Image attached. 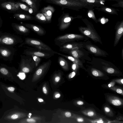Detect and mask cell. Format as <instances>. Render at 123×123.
Returning <instances> with one entry per match:
<instances>
[{
	"instance_id": "cell-1",
	"label": "cell",
	"mask_w": 123,
	"mask_h": 123,
	"mask_svg": "<svg viewBox=\"0 0 123 123\" xmlns=\"http://www.w3.org/2000/svg\"><path fill=\"white\" fill-rule=\"evenodd\" d=\"M46 0L54 4L78 11L83 8L89 9H93L94 7L79 0Z\"/></svg>"
},
{
	"instance_id": "cell-2",
	"label": "cell",
	"mask_w": 123,
	"mask_h": 123,
	"mask_svg": "<svg viewBox=\"0 0 123 123\" xmlns=\"http://www.w3.org/2000/svg\"><path fill=\"white\" fill-rule=\"evenodd\" d=\"M82 20L86 26L79 27L78 29L80 32L84 35L90 38L94 42L99 43L102 44L100 37L91 23L86 18L82 19Z\"/></svg>"
},
{
	"instance_id": "cell-3",
	"label": "cell",
	"mask_w": 123,
	"mask_h": 123,
	"mask_svg": "<svg viewBox=\"0 0 123 123\" xmlns=\"http://www.w3.org/2000/svg\"><path fill=\"white\" fill-rule=\"evenodd\" d=\"M86 37L81 34H67L58 36L55 39L54 42L55 44L59 46L70 42L86 39Z\"/></svg>"
},
{
	"instance_id": "cell-4",
	"label": "cell",
	"mask_w": 123,
	"mask_h": 123,
	"mask_svg": "<svg viewBox=\"0 0 123 123\" xmlns=\"http://www.w3.org/2000/svg\"><path fill=\"white\" fill-rule=\"evenodd\" d=\"M56 52L30 48L25 49L23 54L26 55H35L39 57L48 59L56 54Z\"/></svg>"
},
{
	"instance_id": "cell-5",
	"label": "cell",
	"mask_w": 123,
	"mask_h": 123,
	"mask_svg": "<svg viewBox=\"0 0 123 123\" xmlns=\"http://www.w3.org/2000/svg\"><path fill=\"white\" fill-rule=\"evenodd\" d=\"M23 42L20 37L10 34H1L0 36V44L12 46Z\"/></svg>"
},
{
	"instance_id": "cell-6",
	"label": "cell",
	"mask_w": 123,
	"mask_h": 123,
	"mask_svg": "<svg viewBox=\"0 0 123 123\" xmlns=\"http://www.w3.org/2000/svg\"><path fill=\"white\" fill-rule=\"evenodd\" d=\"M19 63L22 71L26 73L30 72L35 66V61L30 55H21Z\"/></svg>"
},
{
	"instance_id": "cell-7",
	"label": "cell",
	"mask_w": 123,
	"mask_h": 123,
	"mask_svg": "<svg viewBox=\"0 0 123 123\" xmlns=\"http://www.w3.org/2000/svg\"><path fill=\"white\" fill-rule=\"evenodd\" d=\"M24 44L39 49L53 50L49 46L42 41L35 38L30 37L26 38L25 40Z\"/></svg>"
},
{
	"instance_id": "cell-8",
	"label": "cell",
	"mask_w": 123,
	"mask_h": 123,
	"mask_svg": "<svg viewBox=\"0 0 123 123\" xmlns=\"http://www.w3.org/2000/svg\"><path fill=\"white\" fill-rule=\"evenodd\" d=\"M15 50L12 46L0 44V58L6 60H11Z\"/></svg>"
},
{
	"instance_id": "cell-9",
	"label": "cell",
	"mask_w": 123,
	"mask_h": 123,
	"mask_svg": "<svg viewBox=\"0 0 123 123\" xmlns=\"http://www.w3.org/2000/svg\"><path fill=\"white\" fill-rule=\"evenodd\" d=\"M83 43V47L96 56L106 57L108 55L106 52L95 45L86 43Z\"/></svg>"
},
{
	"instance_id": "cell-10",
	"label": "cell",
	"mask_w": 123,
	"mask_h": 123,
	"mask_svg": "<svg viewBox=\"0 0 123 123\" xmlns=\"http://www.w3.org/2000/svg\"><path fill=\"white\" fill-rule=\"evenodd\" d=\"M81 16H79L74 17L67 14L63 16L60 21L59 24V28L61 31H64L68 28L70 24L71 21L76 18H80Z\"/></svg>"
},
{
	"instance_id": "cell-11",
	"label": "cell",
	"mask_w": 123,
	"mask_h": 123,
	"mask_svg": "<svg viewBox=\"0 0 123 123\" xmlns=\"http://www.w3.org/2000/svg\"><path fill=\"white\" fill-rule=\"evenodd\" d=\"M83 43L72 42L67 43L59 46V51L65 53L72 50L80 49L83 47Z\"/></svg>"
},
{
	"instance_id": "cell-12",
	"label": "cell",
	"mask_w": 123,
	"mask_h": 123,
	"mask_svg": "<svg viewBox=\"0 0 123 123\" xmlns=\"http://www.w3.org/2000/svg\"><path fill=\"white\" fill-rule=\"evenodd\" d=\"M116 30L114 46L115 47L118 44L123 35V20L118 21L115 26Z\"/></svg>"
},
{
	"instance_id": "cell-13",
	"label": "cell",
	"mask_w": 123,
	"mask_h": 123,
	"mask_svg": "<svg viewBox=\"0 0 123 123\" xmlns=\"http://www.w3.org/2000/svg\"><path fill=\"white\" fill-rule=\"evenodd\" d=\"M23 25L39 36H43L46 34V32L45 30L40 26L30 24H24Z\"/></svg>"
},
{
	"instance_id": "cell-14",
	"label": "cell",
	"mask_w": 123,
	"mask_h": 123,
	"mask_svg": "<svg viewBox=\"0 0 123 123\" xmlns=\"http://www.w3.org/2000/svg\"><path fill=\"white\" fill-rule=\"evenodd\" d=\"M12 26L14 30L19 34L26 35L30 32V30L23 25L13 24Z\"/></svg>"
},
{
	"instance_id": "cell-15",
	"label": "cell",
	"mask_w": 123,
	"mask_h": 123,
	"mask_svg": "<svg viewBox=\"0 0 123 123\" xmlns=\"http://www.w3.org/2000/svg\"><path fill=\"white\" fill-rule=\"evenodd\" d=\"M55 10L52 6H49L45 7L42 10L43 14L48 22L50 21Z\"/></svg>"
},
{
	"instance_id": "cell-16",
	"label": "cell",
	"mask_w": 123,
	"mask_h": 123,
	"mask_svg": "<svg viewBox=\"0 0 123 123\" xmlns=\"http://www.w3.org/2000/svg\"><path fill=\"white\" fill-rule=\"evenodd\" d=\"M88 4L99 7L105 6V0H79Z\"/></svg>"
},
{
	"instance_id": "cell-17",
	"label": "cell",
	"mask_w": 123,
	"mask_h": 123,
	"mask_svg": "<svg viewBox=\"0 0 123 123\" xmlns=\"http://www.w3.org/2000/svg\"><path fill=\"white\" fill-rule=\"evenodd\" d=\"M98 11L104 12L108 14L118 15L117 10L112 7L104 6L99 7L95 8Z\"/></svg>"
},
{
	"instance_id": "cell-18",
	"label": "cell",
	"mask_w": 123,
	"mask_h": 123,
	"mask_svg": "<svg viewBox=\"0 0 123 123\" xmlns=\"http://www.w3.org/2000/svg\"><path fill=\"white\" fill-rule=\"evenodd\" d=\"M3 8L11 11H16L19 9V7L16 4L10 2H6L1 4Z\"/></svg>"
},
{
	"instance_id": "cell-19",
	"label": "cell",
	"mask_w": 123,
	"mask_h": 123,
	"mask_svg": "<svg viewBox=\"0 0 123 123\" xmlns=\"http://www.w3.org/2000/svg\"><path fill=\"white\" fill-rule=\"evenodd\" d=\"M56 54H57L62 57L67 59L72 62L73 63L78 65L80 67H83V65L82 62L78 58H74L71 56L68 55L62 54L57 52H56Z\"/></svg>"
},
{
	"instance_id": "cell-20",
	"label": "cell",
	"mask_w": 123,
	"mask_h": 123,
	"mask_svg": "<svg viewBox=\"0 0 123 123\" xmlns=\"http://www.w3.org/2000/svg\"><path fill=\"white\" fill-rule=\"evenodd\" d=\"M65 53L69 54L74 58L78 59L84 55L83 53L79 49L70 50Z\"/></svg>"
},
{
	"instance_id": "cell-21",
	"label": "cell",
	"mask_w": 123,
	"mask_h": 123,
	"mask_svg": "<svg viewBox=\"0 0 123 123\" xmlns=\"http://www.w3.org/2000/svg\"><path fill=\"white\" fill-rule=\"evenodd\" d=\"M58 62L59 64L64 69L67 70L68 69V63L62 56L58 57Z\"/></svg>"
},
{
	"instance_id": "cell-22",
	"label": "cell",
	"mask_w": 123,
	"mask_h": 123,
	"mask_svg": "<svg viewBox=\"0 0 123 123\" xmlns=\"http://www.w3.org/2000/svg\"><path fill=\"white\" fill-rule=\"evenodd\" d=\"M14 16L16 18L20 20H28L33 19L31 17L23 14H16L14 15Z\"/></svg>"
},
{
	"instance_id": "cell-23",
	"label": "cell",
	"mask_w": 123,
	"mask_h": 123,
	"mask_svg": "<svg viewBox=\"0 0 123 123\" xmlns=\"http://www.w3.org/2000/svg\"><path fill=\"white\" fill-rule=\"evenodd\" d=\"M21 0L23 2H26L34 10L35 12H36L37 10V6L33 0Z\"/></svg>"
},
{
	"instance_id": "cell-24",
	"label": "cell",
	"mask_w": 123,
	"mask_h": 123,
	"mask_svg": "<svg viewBox=\"0 0 123 123\" xmlns=\"http://www.w3.org/2000/svg\"><path fill=\"white\" fill-rule=\"evenodd\" d=\"M93 10V9H88V16L89 18H92L96 23H98V20L95 16Z\"/></svg>"
},
{
	"instance_id": "cell-25",
	"label": "cell",
	"mask_w": 123,
	"mask_h": 123,
	"mask_svg": "<svg viewBox=\"0 0 123 123\" xmlns=\"http://www.w3.org/2000/svg\"><path fill=\"white\" fill-rule=\"evenodd\" d=\"M36 18L40 21L43 22H45L47 20L43 14L41 13H38L36 16Z\"/></svg>"
},
{
	"instance_id": "cell-26",
	"label": "cell",
	"mask_w": 123,
	"mask_h": 123,
	"mask_svg": "<svg viewBox=\"0 0 123 123\" xmlns=\"http://www.w3.org/2000/svg\"><path fill=\"white\" fill-rule=\"evenodd\" d=\"M33 59L35 61V66L36 67L37 66L41 61V59L39 57L35 55H31Z\"/></svg>"
},
{
	"instance_id": "cell-27",
	"label": "cell",
	"mask_w": 123,
	"mask_h": 123,
	"mask_svg": "<svg viewBox=\"0 0 123 123\" xmlns=\"http://www.w3.org/2000/svg\"><path fill=\"white\" fill-rule=\"evenodd\" d=\"M111 102L113 105L116 106H119L122 104L121 101L118 99H112L111 101Z\"/></svg>"
},
{
	"instance_id": "cell-28",
	"label": "cell",
	"mask_w": 123,
	"mask_h": 123,
	"mask_svg": "<svg viewBox=\"0 0 123 123\" xmlns=\"http://www.w3.org/2000/svg\"><path fill=\"white\" fill-rule=\"evenodd\" d=\"M115 0L117 1L118 3L116 4H114L112 5V6L118 7H119L122 8H123V0Z\"/></svg>"
},
{
	"instance_id": "cell-29",
	"label": "cell",
	"mask_w": 123,
	"mask_h": 123,
	"mask_svg": "<svg viewBox=\"0 0 123 123\" xmlns=\"http://www.w3.org/2000/svg\"><path fill=\"white\" fill-rule=\"evenodd\" d=\"M16 4L23 10L26 11H28V7L25 4L19 2L17 3Z\"/></svg>"
},
{
	"instance_id": "cell-30",
	"label": "cell",
	"mask_w": 123,
	"mask_h": 123,
	"mask_svg": "<svg viewBox=\"0 0 123 123\" xmlns=\"http://www.w3.org/2000/svg\"><path fill=\"white\" fill-rule=\"evenodd\" d=\"M92 71V74L95 76L97 77L100 74V72L98 70L95 69H93Z\"/></svg>"
},
{
	"instance_id": "cell-31",
	"label": "cell",
	"mask_w": 123,
	"mask_h": 123,
	"mask_svg": "<svg viewBox=\"0 0 123 123\" xmlns=\"http://www.w3.org/2000/svg\"><path fill=\"white\" fill-rule=\"evenodd\" d=\"M106 71L109 74H111L114 73L115 71V70L113 68L110 67L107 69Z\"/></svg>"
},
{
	"instance_id": "cell-32",
	"label": "cell",
	"mask_w": 123,
	"mask_h": 123,
	"mask_svg": "<svg viewBox=\"0 0 123 123\" xmlns=\"http://www.w3.org/2000/svg\"><path fill=\"white\" fill-rule=\"evenodd\" d=\"M80 67L78 65L73 63L72 65V68L74 70H75Z\"/></svg>"
},
{
	"instance_id": "cell-33",
	"label": "cell",
	"mask_w": 123,
	"mask_h": 123,
	"mask_svg": "<svg viewBox=\"0 0 123 123\" xmlns=\"http://www.w3.org/2000/svg\"><path fill=\"white\" fill-rule=\"evenodd\" d=\"M19 78L21 79H24L25 78V75L24 73H20L19 74Z\"/></svg>"
},
{
	"instance_id": "cell-34",
	"label": "cell",
	"mask_w": 123,
	"mask_h": 123,
	"mask_svg": "<svg viewBox=\"0 0 123 123\" xmlns=\"http://www.w3.org/2000/svg\"><path fill=\"white\" fill-rule=\"evenodd\" d=\"M76 73L74 71L71 73L69 75L68 77L69 78H72L75 75Z\"/></svg>"
},
{
	"instance_id": "cell-35",
	"label": "cell",
	"mask_w": 123,
	"mask_h": 123,
	"mask_svg": "<svg viewBox=\"0 0 123 123\" xmlns=\"http://www.w3.org/2000/svg\"><path fill=\"white\" fill-rule=\"evenodd\" d=\"M27 121L29 123H34L36 122L34 119L32 118H28L27 120Z\"/></svg>"
},
{
	"instance_id": "cell-36",
	"label": "cell",
	"mask_w": 123,
	"mask_h": 123,
	"mask_svg": "<svg viewBox=\"0 0 123 123\" xmlns=\"http://www.w3.org/2000/svg\"><path fill=\"white\" fill-rule=\"evenodd\" d=\"M94 113L93 111H90L87 113V115L89 116L92 117L94 115Z\"/></svg>"
},
{
	"instance_id": "cell-37",
	"label": "cell",
	"mask_w": 123,
	"mask_h": 123,
	"mask_svg": "<svg viewBox=\"0 0 123 123\" xmlns=\"http://www.w3.org/2000/svg\"><path fill=\"white\" fill-rule=\"evenodd\" d=\"M18 115L15 114L11 116V118L12 119H14L18 118Z\"/></svg>"
},
{
	"instance_id": "cell-38",
	"label": "cell",
	"mask_w": 123,
	"mask_h": 123,
	"mask_svg": "<svg viewBox=\"0 0 123 123\" xmlns=\"http://www.w3.org/2000/svg\"><path fill=\"white\" fill-rule=\"evenodd\" d=\"M65 115L67 117H69L71 116V114L70 112H66L65 113Z\"/></svg>"
},
{
	"instance_id": "cell-39",
	"label": "cell",
	"mask_w": 123,
	"mask_h": 123,
	"mask_svg": "<svg viewBox=\"0 0 123 123\" xmlns=\"http://www.w3.org/2000/svg\"><path fill=\"white\" fill-rule=\"evenodd\" d=\"M7 89L9 91L12 92L14 90L15 88L13 87H8Z\"/></svg>"
},
{
	"instance_id": "cell-40",
	"label": "cell",
	"mask_w": 123,
	"mask_h": 123,
	"mask_svg": "<svg viewBox=\"0 0 123 123\" xmlns=\"http://www.w3.org/2000/svg\"><path fill=\"white\" fill-rule=\"evenodd\" d=\"M117 92L119 94H121L123 93V91L121 89H117L116 90Z\"/></svg>"
},
{
	"instance_id": "cell-41",
	"label": "cell",
	"mask_w": 123,
	"mask_h": 123,
	"mask_svg": "<svg viewBox=\"0 0 123 123\" xmlns=\"http://www.w3.org/2000/svg\"><path fill=\"white\" fill-rule=\"evenodd\" d=\"M60 79V77L58 76L56 77L55 78V81L56 82H58Z\"/></svg>"
},
{
	"instance_id": "cell-42",
	"label": "cell",
	"mask_w": 123,
	"mask_h": 123,
	"mask_svg": "<svg viewBox=\"0 0 123 123\" xmlns=\"http://www.w3.org/2000/svg\"><path fill=\"white\" fill-rule=\"evenodd\" d=\"M43 92L45 94H47V91L45 87H43Z\"/></svg>"
},
{
	"instance_id": "cell-43",
	"label": "cell",
	"mask_w": 123,
	"mask_h": 123,
	"mask_svg": "<svg viewBox=\"0 0 123 123\" xmlns=\"http://www.w3.org/2000/svg\"><path fill=\"white\" fill-rule=\"evenodd\" d=\"M77 121L79 122H82L83 121V119L81 118H79L77 119Z\"/></svg>"
},
{
	"instance_id": "cell-44",
	"label": "cell",
	"mask_w": 123,
	"mask_h": 123,
	"mask_svg": "<svg viewBox=\"0 0 123 123\" xmlns=\"http://www.w3.org/2000/svg\"><path fill=\"white\" fill-rule=\"evenodd\" d=\"M105 110L106 112H110V110L109 108L106 107L105 108Z\"/></svg>"
},
{
	"instance_id": "cell-45",
	"label": "cell",
	"mask_w": 123,
	"mask_h": 123,
	"mask_svg": "<svg viewBox=\"0 0 123 123\" xmlns=\"http://www.w3.org/2000/svg\"><path fill=\"white\" fill-rule=\"evenodd\" d=\"M77 104L79 105H81L83 104L84 103L83 101H77Z\"/></svg>"
},
{
	"instance_id": "cell-46",
	"label": "cell",
	"mask_w": 123,
	"mask_h": 123,
	"mask_svg": "<svg viewBox=\"0 0 123 123\" xmlns=\"http://www.w3.org/2000/svg\"><path fill=\"white\" fill-rule=\"evenodd\" d=\"M28 12L30 13H32L33 12V9L32 8H30L28 10Z\"/></svg>"
},
{
	"instance_id": "cell-47",
	"label": "cell",
	"mask_w": 123,
	"mask_h": 123,
	"mask_svg": "<svg viewBox=\"0 0 123 123\" xmlns=\"http://www.w3.org/2000/svg\"><path fill=\"white\" fill-rule=\"evenodd\" d=\"M60 96V95L59 94H57L55 95V97L56 98H58Z\"/></svg>"
},
{
	"instance_id": "cell-48",
	"label": "cell",
	"mask_w": 123,
	"mask_h": 123,
	"mask_svg": "<svg viewBox=\"0 0 123 123\" xmlns=\"http://www.w3.org/2000/svg\"><path fill=\"white\" fill-rule=\"evenodd\" d=\"M97 122L99 123H104V122L102 120L100 119L97 121Z\"/></svg>"
},
{
	"instance_id": "cell-49",
	"label": "cell",
	"mask_w": 123,
	"mask_h": 123,
	"mask_svg": "<svg viewBox=\"0 0 123 123\" xmlns=\"http://www.w3.org/2000/svg\"><path fill=\"white\" fill-rule=\"evenodd\" d=\"M38 100L40 102H42L43 101V100L41 98H39Z\"/></svg>"
},
{
	"instance_id": "cell-50",
	"label": "cell",
	"mask_w": 123,
	"mask_h": 123,
	"mask_svg": "<svg viewBox=\"0 0 123 123\" xmlns=\"http://www.w3.org/2000/svg\"><path fill=\"white\" fill-rule=\"evenodd\" d=\"M121 55L122 57V59H123V49H122V53H121Z\"/></svg>"
},
{
	"instance_id": "cell-51",
	"label": "cell",
	"mask_w": 123,
	"mask_h": 123,
	"mask_svg": "<svg viewBox=\"0 0 123 123\" xmlns=\"http://www.w3.org/2000/svg\"><path fill=\"white\" fill-rule=\"evenodd\" d=\"M121 82L122 84H123V79H122L121 80Z\"/></svg>"
},
{
	"instance_id": "cell-52",
	"label": "cell",
	"mask_w": 123,
	"mask_h": 123,
	"mask_svg": "<svg viewBox=\"0 0 123 123\" xmlns=\"http://www.w3.org/2000/svg\"><path fill=\"white\" fill-rule=\"evenodd\" d=\"M1 26V22L0 20V27Z\"/></svg>"
},
{
	"instance_id": "cell-53",
	"label": "cell",
	"mask_w": 123,
	"mask_h": 123,
	"mask_svg": "<svg viewBox=\"0 0 123 123\" xmlns=\"http://www.w3.org/2000/svg\"><path fill=\"white\" fill-rule=\"evenodd\" d=\"M108 86L109 87H110L111 86V85L110 84H109Z\"/></svg>"
},
{
	"instance_id": "cell-54",
	"label": "cell",
	"mask_w": 123,
	"mask_h": 123,
	"mask_svg": "<svg viewBox=\"0 0 123 123\" xmlns=\"http://www.w3.org/2000/svg\"><path fill=\"white\" fill-rule=\"evenodd\" d=\"M29 115H30V116H31V113H30L29 114Z\"/></svg>"
},
{
	"instance_id": "cell-55",
	"label": "cell",
	"mask_w": 123,
	"mask_h": 123,
	"mask_svg": "<svg viewBox=\"0 0 123 123\" xmlns=\"http://www.w3.org/2000/svg\"><path fill=\"white\" fill-rule=\"evenodd\" d=\"M1 34L0 33V35H1Z\"/></svg>"
},
{
	"instance_id": "cell-56",
	"label": "cell",
	"mask_w": 123,
	"mask_h": 123,
	"mask_svg": "<svg viewBox=\"0 0 123 123\" xmlns=\"http://www.w3.org/2000/svg\"><path fill=\"white\" fill-rule=\"evenodd\" d=\"M29 118H30V117L29 116Z\"/></svg>"
},
{
	"instance_id": "cell-57",
	"label": "cell",
	"mask_w": 123,
	"mask_h": 123,
	"mask_svg": "<svg viewBox=\"0 0 123 123\" xmlns=\"http://www.w3.org/2000/svg\"></svg>"
}]
</instances>
